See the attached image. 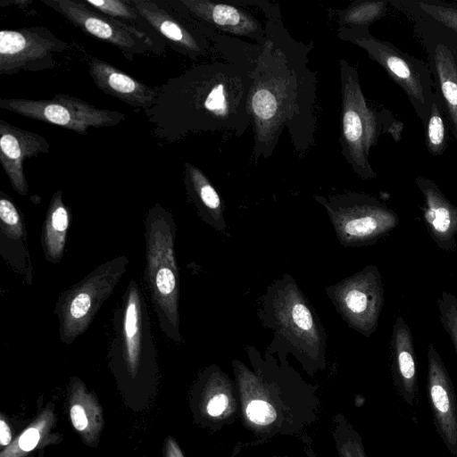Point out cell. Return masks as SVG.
<instances>
[{"mask_svg": "<svg viewBox=\"0 0 457 457\" xmlns=\"http://www.w3.org/2000/svg\"><path fill=\"white\" fill-rule=\"evenodd\" d=\"M414 183L424 198L423 220L436 246L446 252L457 249V205L430 179L418 176Z\"/></svg>", "mask_w": 457, "mask_h": 457, "instance_id": "cell-18", "label": "cell"}, {"mask_svg": "<svg viewBox=\"0 0 457 457\" xmlns=\"http://www.w3.org/2000/svg\"><path fill=\"white\" fill-rule=\"evenodd\" d=\"M339 71L342 98L339 137L341 152L358 177L371 180L377 178V174L369 161L370 148L378 143L383 133H389L398 141L403 129L402 123L386 109L378 112L368 105L355 67L341 59Z\"/></svg>", "mask_w": 457, "mask_h": 457, "instance_id": "cell-5", "label": "cell"}, {"mask_svg": "<svg viewBox=\"0 0 457 457\" xmlns=\"http://www.w3.org/2000/svg\"><path fill=\"white\" fill-rule=\"evenodd\" d=\"M390 359L395 387L405 403L412 406L418 394L417 360L411 328L401 315L392 328Z\"/></svg>", "mask_w": 457, "mask_h": 457, "instance_id": "cell-20", "label": "cell"}, {"mask_svg": "<svg viewBox=\"0 0 457 457\" xmlns=\"http://www.w3.org/2000/svg\"><path fill=\"white\" fill-rule=\"evenodd\" d=\"M70 225V211L62 200V191L57 190L51 197L42 228L41 243L46 260L59 262L64 253Z\"/></svg>", "mask_w": 457, "mask_h": 457, "instance_id": "cell-23", "label": "cell"}, {"mask_svg": "<svg viewBox=\"0 0 457 457\" xmlns=\"http://www.w3.org/2000/svg\"><path fill=\"white\" fill-rule=\"evenodd\" d=\"M445 112L441 99L435 91L429 112L425 124V141L428 153L433 156L441 155L446 149V130Z\"/></svg>", "mask_w": 457, "mask_h": 457, "instance_id": "cell-26", "label": "cell"}, {"mask_svg": "<svg viewBox=\"0 0 457 457\" xmlns=\"http://www.w3.org/2000/svg\"><path fill=\"white\" fill-rule=\"evenodd\" d=\"M0 193L1 255L30 283L31 265L22 217L9 195Z\"/></svg>", "mask_w": 457, "mask_h": 457, "instance_id": "cell-21", "label": "cell"}, {"mask_svg": "<svg viewBox=\"0 0 457 457\" xmlns=\"http://www.w3.org/2000/svg\"><path fill=\"white\" fill-rule=\"evenodd\" d=\"M174 9L218 32L232 37H246L262 45L265 29L253 14L237 4L209 0H177Z\"/></svg>", "mask_w": 457, "mask_h": 457, "instance_id": "cell-15", "label": "cell"}, {"mask_svg": "<svg viewBox=\"0 0 457 457\" xmlns=\"http://www.w3.org/2000/svg\"><path fill=\"white\" fill-rule=\"evenodd\" d=\"M183 181L187 197L200 219L216 231L228 236L224 204L206 175L195 165L186 162Z\"/></svg>", "mask_w": 457, "mask_h": 457, "instance_id": "cell-22", "label": "cell"}, {"mask_svg": "<svg viewBox=\"0 0 457 457\" xmlns=\"http://www.w3.org/2000/svg\"><path fill=\"white\" fill-rule=\"evenodd\" d=\"M40 438V433L36 428H28L19 438V446L21 450L29 452L33 450Z\"/></svg>", "mask_w": 457, "mask_h": 457, "instance_id": "cell-31", "label": "cell"}, {"mask_svg": "<svg viewBox=\"0 0 457 457\" xmlns=\"http://www.w3.org/2000/svg\"><path fill=\"white\" fill-rule=\"evenodd\" d=\"M12 439V434L10 428L7 423L4 420H0V443L2 445H7L10 444Z\"/></svg>", "mask_w": 457, "mask_h": 457, "instance_id": "cell-33", "label": "cell"}, {"mask_svg": "<svg viewBox=\"0 0 457 457\" xmlns=\"http://www.w3.org/2000/svg\"><path fill=\"white\" fill-rule=\"evenodd\" d=\"M50 147L44 136L0 120V163L17 194L24 196L29 192L24 160L48 154Z\"/></svg>", "mask_w": 457, "mask_h": 457, "instance_id": "cell-17", "label": "cell"}, {"mask_svg": "<svg viewBox=\"0 0 457 457\" xmlns=\"http://www.w3.org/2000/svg\"><path fill=\"white\" fill-rule=\"evenodd\" d=\"M228 405V398L225 395L220 394L212 397L207 404V411L211 416L221 414Z\"/></svg>", "mask_w": 457, "mask_h": 457, "instance_id": "cell-32", "label": "cell"}, {"mask_svg": "<svg viewBox=\"0 0 457 457\" xmlns=\"http://www.w3.org/2000/svg\"><path fill=\"white\" fill-rule=\"evenodd\" d=\"M325 293L349 328L365 337L376 331L384 305V287L376 265L326 287Z\"/></svg>", "mask_w": 457, "mask_h": 457, "instance_id": "cell-10", "label": "cell"}, {"mask_svg": "<svg viewBox=\"0 0 457 457\" xmlns=\"http://www.w3.org/2000/svg\"><path fill=\"white\" fill-rule=\"evenodd\" d=\"M251 83L250 71L224 60L200 63L169 79L145 111L153 136L173 144L204 131L244 135L251 124Z\"/></svg>", "mask_w": 457, "mask_h": 457, "instance_id": "cell-2", "label": "cell"}, {"mask_svg": "<svg viewBox=\"0 0 457 457\" xmlns=\"http://www.w3.org/2000/svg\"><path fill=\"white\" fill-rule=\"evenodd\" d=\"M314 200L326 210L338 242L345 247L372 245L400 221L394 210L365 193L315 195Z\"/></svg>", "mask_w": 457, "mask_h": 457, "instance_id": "cell-7", "label": "cell"}, {"mask_svg": "<svg viewBox=\"0 0 457 457\" xmlns=\"http://www.w3.org/2000/svg\"><path fill=\"white\" fill-rule=\"evenodd\" d=\"M175 237L172 214L159 204L152 206L145 219V282L162 331L169 339L180 343L179 273Z\"/></svg>", "mask_w": 457, "mask_h": 457, "instance_id": "cell-4", "label": "cell"}, {"mask_svg": "<svg viewBox=\"0 0 457 457\" xmlns=\"http://www.w3.org/2000/svg\"><path fill=\"white\" fill-rule=\"evenodd\" d=\"M68 44L51 29L31 26L0 32V74L43 71L54 68V56L63 53Z\"/></svg>", "mask_w": 457, "mask_h": 457, "instance_id": "cell-13", "label": "cell"}, {"mask_svg": "<svg viewBox=\"0 0 457 457\" xmlns=\"http://www.w3.org/2000/svg\"><path fill=\"white\" fill-rule=\"evenodd\" d=\"M388 5V0L355 2L339 11L337 21L341 27L369 28L386 13Z\"/></svg>", "mask_w": 457, "mask_h": 457, "instance_id": "cell-25", "label": "cell"}, {"mask_svg": "<svg viewBox=\"0 0 457 457\" xmlns=\"http://www.w3.org/2000/svg\"><path fill=\"white\" fill-rule=\"evenodd\" d=\"M255 5L266 18L265 41L251 73L248 109L253 131L255 163L270 158L285 129L299 158L314 144L318 80L309 65L312 43L292 37L279 8L267 0H239Z\"/></svg>", "mask_w": 457, "mask_h": 457, "instance_id": "cell-1", "label": "cell"}, {"mask_svg": "<svg viewBox=\"0 0 457 457\" xmlns=\"http://www.w3.org/2000/svg\"><path fill=\"white\" fill-rule=\"evenodd\" d=\"M411 22L427 54L435 91L457 139V36L430 21L414 20Z\"/></svg>", "mask_w": 457, "mask_h": 457, "instance_id": "cell-12", "label": "cell"}, {"mask_svg": "<svg viewBox=\"0 0 457 457\" xmlns=\"http://www.w3.org/2000/svg\"><path fill=\"white\" fill-rule=\"evenodd\" d=\"M88 74L95 85L132 108L150 109L158 96L159 86H149L124 73L111 63L91 57L87 61Z\"/></svg>", "mask_w": 457, "mask_h": 457, "instance_id": "cell-19", "label": "cell"}, {"mask_svg": "<svg viewBox=\"0 0 457 457\" xmlns=\"http://www.w3.org/2000/svg\"><path fill=\"white\" fill-rule=\"evenodd\" d=\"M43 3L83 32L116 47L129 61L155 50L154 41L148 33L132 24L110 18L81 0H44Z\"/></svg>", "mask_w": 457, "mask_h": 457, "instance_id": "cell-11", "label": "cell"}, {"mask_svg": "<svg viewBox=\"0 0 457 457\" xmlns=\"http://www.w3.org/2000/svg\"><path fill=\"white\" fill-rule=\"evenodd\" d=\"M129 260L120 255L96 267L83 279L62 292L54 312L60 339L70 345L83 334L128 270Z\"/></svg>", "mask_w": 457, "mask_h": 457, "instance_id": "cell-8", "label": "cell"}, {"mask_svg": "<svg viewBox=\"0 0 457 457\" xmlns=\"http://www.w3.org/2000/svg\"><path fill=\"white\" fill-rule=\"evenodd\" d=\"M0 108L37 121L87 136L88 129L109 128L125 120L124 112L98 108L67 94L51 99L1 98Z\"/></svg>", "mask_w": 457, "mask_h": 457, "instance_id": "cell-9", "label": "cell"}, {"mask_svg": "<svg viewBox=\"0 0 457 457\" xmlns=\"http://www.w3.org/2000/svg\"><path fill=\"white\" fill-rule=\"evenodd\" d=\"M339 39L353 44L376 61L403 89L417 116L425 124L434 95V82L424 61L372 36L366 27H341Z\"/></svg>", "mask_w": 457, "mask_h": 457, "instance_id": "cell-6", "label": "cell"}, {"mask_svg": "<svg viewBox=\"0 0 457 457\" xmlns=\"http://www.w3.org/2000/svg\"><path fill=\"white\" fill-rule=\"evenodd\" d=\"M246 415L251 421L258 425H267L276 418V412L271 405L261 400H254L248 403Z\"/></svg>", "mask_w": 457, "mask_h": 457, "instance_id": "cell-29", "label": "cell"}, {"mask_svg": "<svg viewBox=\"0 0 457 457\" xmlns=\"http://www.w3.org/2000/svg\"><path fill=\"white\" fill-rule=\"evenodd\" d=\"M257 315L273 334L269 351L288 352L313 361L323 359L326 330L292 275L286 273L267 287Z\"/></svg>", "mask_w": 457, "mask_h": 457, "instance_id": "cell-3", "label": "cell"}, {"mask_svg": "<svg viewBox=\"0 0 457 457\" xmlns=\"http://www.w3.org/2000/svg\"><path fill=\"white\" fill-rule=\"evenodd\" d=\"M71 420L78 431H86L89 426V416L84 405L74 403L70 411Z\"/></svg>", "mask_w": 457, "mask_h": 457, "instance_id": "cell-30", "label": "cell"}, {"mask_svg": "<svg viewBox=\"0 0 457 457\" xmlns=\"http://www.w3.org/2000/svg\"><path fill=\"white\" fill-rule=\"evenodd\" d=\"M427 391L436 429L443 443L457 457V400L452 379L432 343L428 347Z\"/></svg>", "mask_w": 457, "mask_h": 457, "instance_id": "cell-16", "label": "cell"}, {"mask_svg": "<svg viewBox=\"0 0 457 457\" xmlns=\"http://www.w3.org/2000/svg\"><path fill=\"white\" fill-rule=\"evenodd\" d=\"M131 3L140 18L162 35L175 51L195 61L208 55L220 58L212 42L190 18L174 8L176 12H172L155 1L131 0Z\"/></svg>", "mask_w": 457, "mask_h": 457, "instance_id": "cell-14", "label": "cell"}, {"mask_svg": "<svg viewBox=\"0 0 457 457\" xmlns=\"http://www.w3.org/2000/svg\"><path fill=\"white\" fill-rule=\"evenodd\" d=\"M388 3L411 21H430L457 36V4L439 0H388Z\"/></svg>", "mask_w": 457, "mask_h": 457, "instance_id": "cell-24", "label": "cell"}, {"mask_svg": "<svg viewBox=\"0 0 457 457\" xmlns=\"http://www.w3.org/2000/svg\"><path fill=\"white\" fill-rule=\"evenodd\" d=\"M439 320L449 335L457 355V296L444 291L437 299Z\"/></svg>", "mask_w": 457, "mask_h": 457, "instance_id": "cell-28", "label": "cell"}, {"mask_svg": "<svg viewBox=\"0 0 457 457\" xmlns=\"http://www.w3.org/2000/svg\"><path fill=\"white\" fill-rule=\"evenodd\" d=\"M90 8L127 23L135 22L140 17L131 0H81Z\"/></svg>", "mask_w": 457, "mask_h": 457, "instance_id": "cell-27", "label": "cell"}]
</instances>
